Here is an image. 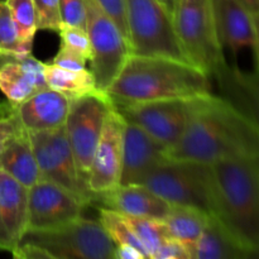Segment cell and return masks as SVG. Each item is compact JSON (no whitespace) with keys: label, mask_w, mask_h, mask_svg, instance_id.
<instances>
[{"label":"cell","mask_w":259,"mask_h":259,"mask_svg":"<svg viewBox=\"0 0 259 259\" xmlns=\"http://www.w3.org/2000/svg\"><path fill=\"white\" fill-rule=\"evenodd\" d=\"M240 156H259L258 121L212 93L192 99L186 128L168 158L212 164Z\"/></svg>","instance_id":"1"},{"label":"cell","mask_w":259,"mask_h":259,"mask_svg":"<svg viewBox=\"0 0 259 259\" xmlns=\"http://www.w3.org/2000/svg\"><path fill=\"white\" fill-rule=\"evenodd\" d=\"M105 93L113 104H132L191 99L212 91L209 76L189 61L131 55Z\"/></svg>","instance_id":"2"},{"label":"cell","mask_w":259,"mask_h":259,"mask_svg":"<svg viewBox=\"0 0 259 259\" xmlns=\"http://www.w3.org/2000/svg\"><path fill=\"white\" fill-rule=\"evenodd\" d=\"M211 169L214 215L259 252V156L222 159Z\"/></svg>","instance_id":"3"},{"label":"cell","mask_w":259,"mask_h":259,"mask_svg":"<svg viewBox=\"0 0 259 259\" xmlns=\"http://www.w3.org/2000/svg\"><path fill=\"white\" fill-rule=\"evenodd\" d=\"M174 29L187 61L211 76L227 72L218 35L211 0H177L172 14Z\"/></svg>","instance_id":"4"},{"label":"cell","mask_w":259,"mask_h":259,"mask_svg":"<svg viewBox=\"0 0 259 259\" xmlns=\"http://www.w3.org/2000/svg\"><path fill=\"white\" fill-rule=\"evenodd\" d=\"M19 243L38 248L45 259H114V245L99 220L80 217L46 229L27 228Z\"/></svg>","instance_id":"5"},{"label":"cell","mask_w":259,"mask_h":259,"mask_svg":"<svg viewBox=\"0 0 259 259\" xmlns=\"http://www.w3.org/2000/svg\"><path fill=\"white\" fill-rule=\"evenodd\" d=\"M142 185L156 192L169 205L192 206L214 215L211 164L168 158L152 169Z\"/></svg>","instance_id":"6"},{"label":"cell","mask_w":259,"mask_h":259,"mask_svg":"<svg viewBox=\"0 0 259 259\" xmlns=\"http://www.w3.org/2000/svg\"><path fill=\"white\" fill-rule=\"evenodd\" d=\"M132 55L166 56L187 61L172 15L158 0H125Z\"/></svg>","instance_id":"7"},{"label":"cell","mask_w":259,"mask_h":259,"mask_svg":"<svg viewBox=\"0 0 259 259\" xmlns=\"http://www.w3.org/2000/svg\"><path fill=\"white\" fill-rule=\"evenodd\" d=\"M86 32L91 47L90 71L105 93L132 55L129 40L94 0H86Z\"/></svg>","instance_id":"8"},{"label":"cell","mask_w":259,"mask_h":259,"mask_svg":"<svg viewBox=\"0 0 259 259\" xmlns=\"http://www.w3.org/2000/svg\"><path fill=\"white\" fill-rule=\"evenodd\" d=\"M27 134L42 180L63 187L90 205L95 195L89 190L88 182L78 172L65 125L50 131H27Z\"/></svg>","instance_id":"9"},{"label":"cell","mask_w":259,"mask_h":259,"mask_svg":"<svg viewBox=\"0 0 259 259\" xmlns=\"http://www.w3.org/2000/svg\"><path fill=\"white\" fill-rule=\"evenodd\" d=\"M111 108L113 103L109 96L99 90L71 100L65 129L76 166L86 182L104 121Z\"/></svg>","instance_id":"10"},{"label":"cell","mask_w":259,"mask_h":259,"mask_svg":"<svg viewBox=\"0 0 259 259\" xmlns=\"http://www.w3.org/2000/svg\"><path fill=\"white\" fill-rule=\"evenodd\" d=\"M192 99H163L113 106L124 120L138 125L169 151L184 134Z\"/></svg>","instance_id":"11"},{"label":"cell","mask_w":259,"mask_h":259,"mask_svg":"<svg viewBox=\"0 0 259 259\" xmlns=\"http://www.w3.org/2000/svg\"><path fill=\"white\" fill-rule=\"evenodd\" d=\"M89 206L63 187L40 180L28 189V228L46 229L82 217Z\"/></svg>","instance_id":"12"},{"label":"cell","mask_w":259,"mask_h":259,"mask_svg":"<svg viewBox=\"0 0 259 259\" xmlns=\"http://www.w3.org/2000/svg\"><path fill=\"white\" fill-rule=\"evenodd\" d=\"M125 120L111 108L104 121L88 175L89 190L94 195L114 189L119 185L123 157V131Z\"/></svg>","instance_id":"13"},{"label":"cell","mask_w":259,"mask_h":259,"mask_svg":"<svg viewBox=\"0 0 259 259\" xmlns=\"http://www.w3.org/2000/svg\"><path fill=\"white\" fill-rule=\"evenodd\" d=\"M167 159V147L156 141L138 125L125 120L119 185H142L147 175Z\"/></svg>","instance_id":"14"},{"label":"cell","mask_w":259,"mask_h":259,"mask_svg":"<svg viewBox=\"0 0 259 259\" xmlns=\"http://www.w3.org/2000/svg\"><path fill=\"white\" fill-rule=\"evenodd\" d=\"M47 88L45 63L30 53H0V91L12 108Z\"/></svg>","instance_id":"15"},{"label":"cell","mask_w":259,"mask_h":259,"mask_svg":"<svg viewBox=\"0 0 259 259\" xmlns=\"http://www.w3.org/2000/svg\"><path fill=\"white\" fill-rule=\"evenodd\" d=\"M218 35L223 48L234 56L249 48L258 58V20L239 0H211Z\"/></svg>","instance_id":"16"},{"label":"cell","mask_w":259,"mask_h":259,"mask_svg":"<svg viewBox=\"0 0 259 259\" xmlns=\"http://www.w3.org/2000/svg\"><path fill=\"white\" fill-rule=\"evenodd\" d=\"M28 228V189L0 169V250L12 253Z\"/></svg>","instance_id":"17"},{"label":"cell","mask_w":259,"mask_h":259,"mask_svg":"<svg viewBox=\"0 0 259 259\" xmlns=\"http://www.w3.org/2000/svg\"><path fill=\"white\" fill-rule=\"evenodd\" d=\"M94 201L123 215L163 220L171 205L144 185H118L95 195Z\"/></svg>","instance_id":"18"},{"label":"cell","mask_w":259,"mask_h":259,"mask_svg":"<svg viewBox=\"0 0 259 259\" xmlns=\"http://www.w3.org/2000/svg\"><path fill=\"white\" fill-rule=\"evenodd\" d=\"M70 105V99L47 86L12 108V111L25 131H50L65 125Z\"/></svg>","instance_id":"19"},{"label":"cell","mask_w":259,"mask_h":259,"mask_svg":"<svg viewBox=\"0 0 259 259\" xmlns=\"http://www.w3.org/2000/svg\"><path fill=\"white\" fill-rule=\"evenodd\" d=\"M258 250L248 247L222 220L210 215L195 248L194 259H253Z\"/></svg>","instance_id":"20"},{"label":"cell","mask_w":259,"mask_h":259,"mask_svg":"<svg viewBox=\"0 0 259 259\" xmlns=\"http://www.w3.org/2000/svg\"><path fill=\"white\" fill-rule=\"evenodd\" d=\"M0 169L25 189L42 180L27 131H23L0 154Z\"/></svg>","instance_id":"21"},{"label":"cell","mask_w":259,"mask_h":259,"mask_svg":"<svg viewBox=\"0 0 259 259\" xmlns=\"http://www.w3.org/2000/svg\"><path fill=\"white\" fill-rule=\"evenodd\" d=\"M209 217L210 214L196 207L171 205V209L162 222L169 237L181 242L194 259L195 248Z\"/></svg>","instance_id":"22"},{"label":"cell","mask_w":259,"mask_h":259,"mask_svg":"<svg viewBox=\"0 0 259 259\" xmlns=\"http://www.w3.org/2000/svg\"><path fill=\"white\" fill-rule=\"evenodd\" d=\"M45 80L48 88L58 91L70 100L98 91L95 78L88 68L71 71L53 63H45Z\"/></svg>","instance_id":"23"},{"label":"cell","mask_w":259,"mask_h":259,"mask_svg":"<svg viewBox=\"0 0 259 259\" xmlns=\"http://www.w3.org/2000/svg\"><path fill=\"white\" fill-rule=\"evenodd\" d=\"M123 218L128 223L129 227L132 228V230L136 234V237L138 238L141 244L143 245L144 250L148 255V259L152 258V255L158 249L162 242L169 238L168 232H167L162 220L129 217V215H123Z\"/></svg>","instance_id":"24"},{"label":"cell","mask_w":259,"mask_h":259,"mask_svg":"<svg viewBox=\"0 0 259 259\" xmlns=\"http://www.w3.org/2000/svg\"><path fill=\"white\" fill-rule=\"evenodd\" d=\"M10 10L14 24L17 27L20 42L28 52H32L37 28V15H35L34 2L33 0H5Z\"/></svg>","instance_id":"25"},{"label":"cell","mask_w":259,"mask_h":259,"mask_svg":"<svg viewBox=\"0 0 259 259\" xmlns=\"http://www.w3.org/2000/svg\"><path fill=\"white\" fill-rule=\"evenodd\" d=\"M99 222L101 223L104 230L110 237V239L113 240L115 247L116 245H133V247H136L137 249L143 253L146 259H148V255H147L143 245L141 244V242L136 237L128 223L125 222L123 215L114 211V210L101 207Z\"/></svg>","instance_id":"26"},{"label":"cell","mask_w":259,"mask_h":259,"mask_svg":"<svg viewBox=\"0 0 259 259\" xmlns=\"http://www.w3.org/2000/svg\"><path fill=\"white\" fill-rule=\"evenodd\" d=\"M0 53H30L20 42L17 27L5 2H0Z\"/></svg>","instance_id":"27"},{"label":"cell","mask_w":259,"mask_h":259,"mask_svg":"<svg viewBox=\"0 0 259 259\" xmlns=\"http://www.w3.org/2000/svg\"><path fill=\"white\" fill-rule=\"evenodd\" d=\"M58 33H60L61 46L62 47H67L70 50L76 51V52L82 55L85 58H88V61L90 60V40H89V35L85 28L62 24L60 29H58Z\"/></svg>","instance_id":"28"},{"label":"cell","mask_w":259,"mask_h":259,"mask_svg":"<svg viewBox=\"0 0 259 259\" xmlns=\"http://www.w3.org/2000/svg\"><path fill=\"white\" fill-rule=\"evenodd\" d=\"M37 15V28L58 32L62 25L58 0H33Z\"/></svg>","instance_id":"29"},{"label":"cell","mask_w":259,"mask_h":259,"mask_svg":"<svg viewBox=\"0 0 259 259\" xmlns=\"http://www.w3.org/2000/svg\"><path fill=\"white\" fill-rule=\"evenodd\" d=\"M62 24L86 29V0H58Z\"/></svg>","instance_id":"30"},{"label":"cell","mask_w":259,"mask_h":259,"mask_svg":"<svg viewBox=\"0 0 259 259\" xmlns=\"http://www.w3.org/2000/svg\"><path fill=\"white\" fill-rule=\"evenodd\" d=\"M94 2L115 23V25L123 33L124 37L129 40V28L128 19H126L125 0H94Z\"/></svg>","instance_id":"31"},{"label":"cell","mask_w":259,"mask_h":259,"mask_svg":"<svg viewBox=\"0 0 259 259\" xmlns=\"http://www.w3.org/2000/svg\"><path fill=\"white\" fill-rule=\"evenodd\" d=\"M25 129H23L22 124L13 111L10 115L0 118V154Z\"/></svg>","instance_id":"32"},{"label":"cell","mask_w":259,"mask_h":259,"mask_svg":"<svg viewBox=\"0 0 259 259\" xmlns=\"http://www.w3.org/2000/svg\"><path fill=\"white\" fill-rule=\"evenodd\" d=\"M86 62H88V58H85L76 51L70 50L67 47H62V46H61L60 51H58L57 55L55 56L52 61L53 65L71 71L85 70Z\"/></svg>","instance_id":"33"},{"label":"cell","mask_w":259,"mask_h":259,"mask_svg":"<svg viewBox=\"0 0 259 259\" xmlns=\"http://www.w3.org/2000/svg\"><path fill=\"white\" fill-rule=\"evenodd\" d=\"M151 259H192L187 248L175 238H167L162 242Z\"/></svg>","instance_id":"34"},{"label":"cell","mask_w":259,"mask_h":259,"mask_svg":"<svg viewBox=\"0 0 259 259\" xmlns=\"http://www.w3.org/2000/svg\"><path fill=\"white\" fill-rule=\"evenodd\" d=\"M114 259H146V257L133 245H116L114 248Z\"/></svg>","instance_id":"35"},{"label":"cell","mask_w":259,"mask_h":259,"mask_svg":"<svg viewBox=\"0 0 259 259\" xmlns=\"http://www.w3.org/2000/svg\"><path fill=\"white\" fill-rule=\"evenodd\" d=\"M240 4L258 20L259 17V0H239Z\"/></svg>","instance_id":"36"},{"label":"cell","mask_w":259,"mask_h":259,"mask_svg":"<svg viewBox=\"0 0 259 259\" xmlns=\"http://www.w3.org/2000/svg\"><path fill=\"white\" fill-rule=\"evenodd\" d=\"M158 2L166 8V10L169 13V14L171 15L174 14V10H175V7H176L177 0H158Z\"/></svg>","instance_id":"37"},{"label":"cell","mask_w":259,"mask_h":259,"mask_svg":"<svg viewBox=\"0 0 259 259\" xmlns=\"http://www.w3.org/2000/svg\"><path fill=\"white\" fill-rule=\"evenodd\" d=\"M0 2H5V0H0Z\"/></svg>","instance_id":"38"}]
</instances>
